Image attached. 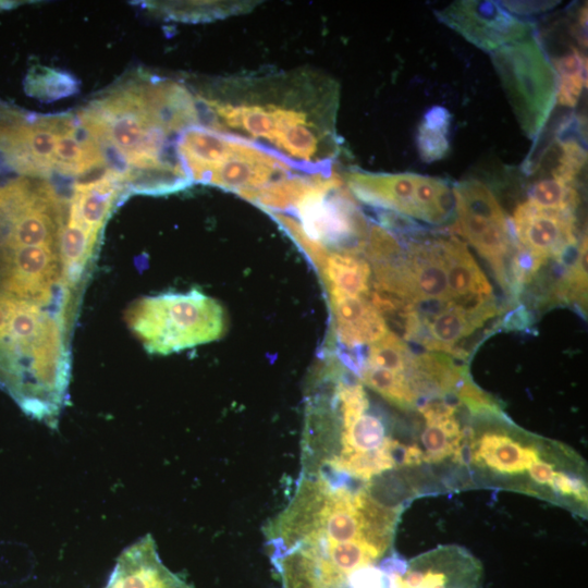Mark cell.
I'll list each match as a JSON object with an SVG mask.
<instances>
[{"label":"cell","instance_id":"21","mask_svg":"<svg viewBox=\"0 0 588 588\" xmlns=\"http://www.w3.org/2000/svg\"><path fill=\"white\" fill-rule=\"evenodd\" d=\"M552 65L558 79L556 102L574 108L586 87L587 58L576 48H572L569 52L555 59Z\"/></svg>","mask_w":588,"mask_h":588},{"label":"cell","instance_id":"24","mask_svg":"<svg viewBox=\"0 0 588 588\" xmlns=\"http://www.w3.org/2000/svg\"><path fill=\"white\" fill-rule=\"evenodd\" d=\"M78 86L72 74L46 66L32 69L25 79L26 93L47 102L75 94Z\"/></svg>","mask_w":588,"mask_h":588},{"label":"cell","instance_id":"27","mask_svg":"<svg viewBox=\"0 0 588 588\" xmlns=\"http://www.w3.org/2000/svg\"><path fill=\"white\" fill-rule=\"evenodd\" d=\"M266 213L289 235L321 275L326 267L329 248L309 237L296 218L283 215L282 212L266 211Z\"/></svg>","mask_w":588,"mask_h":588},{"label":"cell","instance_id":"11","mask_svg":"<svg viewBox=\"0 0 588 588\" xmlns=\"http://www.w3.org/2000/svg\"><path fill=\"white\" fill-rule=\"evenodd\" d=\"M416 310L418 328L413 340L429 350L452 353L454 345L497 314V306L468 309L454 302H433Z\"/></svg>","mask_w":588,"mask_h":588},{"label":"cell","instance_id":"29","mask_svg":"<svg viewBox=\"0 0 588 588\" xmlns=\"http://www.w3.org/2000/svg\"><path fill=\"white\" fill-rule=\"evenodd\" d=\"M512 14L539 13L555 7L558 1H501L500 2Z\"/></svg>","mask_w":588,"mask_h":588},{"label":"cell","instance_id":"20","mask_svg":"<svg viewBox=\"0 0 588 588\" xmlns=\"http://www.w3.org/2000/svg\"><path fill=\"white\" fill-rule=\"evenodd\" d=\"M451 123L452 115L444 107L434 106L426 111L416 136L418 155L424 162L431 163L448 155Z\"/></svg>","mask_w":588,"mask_h":588},{"label":"cell","instance_id":"30","mask_svg":"<svg viewBox=\"0 0 588 588\" xmlns=\"http://www.w3.org/2000/svg\"><path fill=\"white\" fill-rule=\"evenodd\" d=\"M13 304V296L0 295V342L9 343V322Z\"/></svg>","mask_w":588,"mask_h":588},{"label":"cell","instance_id":"13","mask_svg":"<svg viewBox=\"0 0 588 588\" xmlns=\"http://www.w3.org/2000/svg\"><path fill=\"white\" fill-rule=\"evenodd\" d=\"M425 425L418 437V448L425 464L449 462L460 467L465 429L456 416L455 404L446 400H427L418 405Z\"/></svg>","mask_w":588,"mask_h":588},{"label":"cell","instance_id":"6","mask_svg":"<svg viewBox=\"0 0 588 588\" xmlns=\"http://www.w3.org/2000/svg\"><path fill=\"white\" fill-rule=\"evenodd\" d=\"M453 195L455 231L490 264L500 285L506 287V266L517 242L505 212L493 193L477 180L456 183Z\"/></svg>","mask_w":588,"mask_h":588},{"label":"cell","instance_id":"4","mask_svg":"<svg viewBox=\"0 0 588 588\" xmlns=\"http://www.w3.org/2000/svg\"><path fill=\"white\" fill-rule=\"evenodd\" d=\"M125 321L144 348L159 355L213 342L225 328L222 306L196 289L142 297L128 306Z\"/></svg>","mask_w":588,"mask_h":588},{"label":"cell","instance_id":"9","mask_svg":"<svg viewBox=\"0 0 588 588\" xmlns=\"http://www.w3.org/2000/svg\"><path fill=\"white\" fill-rule=\"evenodd\" d=\"M515 238L541 266L550 258H561L576 243L573 213L538 208L528 200L513 215Z\"/></svg>","mask_w":588,"mask_h":588},{"label":"cell","instance_id":"3","mask_svg":"<svg viewBox=\"0 0 588 588\" xmlns=\"http://www.w3.org/2000/svg\"><path fill=\"white\" fill-rule=\"evenodd\" d=\"M176 148L192 182L237 195L294 173H306L269 148L204 125L182 131Z\"/></svg>","mask_w":588,"mask_h":588},{"label":"cell","instance_id":"26","mask_svg":"<svg viewBox=\"0 0 588 588\" xmlns=\"http://www.w3.org/2000/svg\"><path fill=\"white\" fill-rule=\"evenodd\" d=\"M412 359L413 355L405 342L394 332L388 331L370 344L366 365L408 377Z\"/></svg>","mask_w":588,"mask_h":588},{"label":"cell","instance_id":"18","mask_svg":"<svg viewBox=\"0 0 588 588\" xmlns=\"http://www.w3.org/2000/svg\"><path fill=\"white\" fill-rule=\"evenodd\" d=\"M99 233L84 228L66 218L58 236L59 255L62 266V278L68 289L77 285L89 264L98 242Z\"/></svg>","mask_w":588,"mask_h":588},{"label":"cell","instance_id":"10","mask_svg":"<svg viewBox=\"0 0 588 588\" xmlns=\"http://www.w3.org/2000/svg\"><path fill=\"white\" fill-rule=\"evenodd\" d=\"M421 174L380 173L350 170L344 174L348 192L359 201L414 219L419 218L418 194Z\"/></svg>","mask_w":588,"mask_h":588},{"label":"cell","instance_id":"17","mask_svg":"<svg viewBox=\"0 0 588 588\" xmlns=\"http://www.w3.org/2000/svg\"><path fill=\"white\" fill-rule=\"evenodd\" d=\"M123 187L124 183L110 171L95 182L74 183L68 218L100 233Z\"/></svg>","mask_w":588,"mask_h":588},{"label":"cell","instance_id":"25","mask_svg":"<svg viewBox=\"0 0 588 588\" xmlns=\"http://www.w3.org/2000/svg\"><path fill=\"white\" fill-rule=\"evenodd\" d=\"M528 196L527 200L534 206L556 212L573 213L579 204L576 183L556 177L536 182Z\"/></svg>","mask_w":588,"mask_h":588},{"label":"cell","instance_id":"22","mask_svg":"<svg viewBox=\"0 0 588 588\" xmlns=\"http://www.w3.org/2000/svg\"><path fill=\"white\" fill-rule=\"evenodd\" d=\"M359 375L364 384L393 405L401 408L418 405L419 397L407 376L368 365L360 367Z\"/></svg>","mask_w":588,"mask_h":588},{"label":"cell","instance_id":"12","mask_svg":"<svg viewBox=\"0 0 588 588\" xmlns=\"http://www.w3.org/2000/svg\"><path fill=\"white\" fill-rule=\"evenodd\" d=\"M452 302L478 309L494 305L492 286L466 244L456 237H438Z\"/></svg>","mask_w":588,"mask_h":588},{"label":"cell","instance_id":"8","mask_svg":"<svg viewBox=\"0 0 588 588\" xmlns=\"http://www.w3.org/2000/svg\"><path fill=\"white\" fill-rule=\"evenodd\" d=\"M434 14L440 22L489 53L535 34L534 24L515 16L497 1H454Z\"/></svg>","mask_w":588,"mask_h":588},{"label":"cell","instance_id":"14","mask_svg":"<svg viewBox=\"0 0 588 588\" xmlns=\"http://www.w3.org/2000/svg\"><path fill=\"white\" fill-rule=\"evenodd\" d=\"M105 588H194L160 560L155 540L146 535L127 547Z\"/></svg>","mask_w":588,"mask_h":588},{"label":"cell","instance_id":"7","mask_svg":"<svg viewBox=\"0 0 588 588\" xmlns=\"http://www.w3.org/2000/svg\"><path fill=\"white\" fill-rule=\"evenodd\" d=\"M388 588H480L482 566L457 544L438 546L411 560L394 553L380 563Z\"/></svg>","mask_w":588,"mask_h":588},{"label":"cell","instance_id":"2","mask_svg":"<svg viewBox=\"0 0 588 588\" xmlns=\"http://www.w3.org/2000/svg\"><path fill=\"white\" fill-rule=\"evenodd\" d=\"M474 416L479 420L465 429L460 463L471 485L518 492L587 517V465L576 451L519 429L502 412Z\"/></svg>","mask_w":588,"mask_h":588},{"label":"cell","instance_id":"19","mask_svg":"<svg viewBox=\"0 0 588 588\" xmlns=\"http://www.w3.org/2000/svg\"><path fill=\"white\" fill-rule=\"evenodd\" d=\"M370 268L365 258L350 252H329L321 279L329 294L364 296L370 290Z\"/></svg>","mask_w":588,"mask_h":588},{"label":"cell","instance_id":"5","mask_svg":"<svg viewBox=\"0 0 588 588\" xmlns=\"http://www.w3.org/2000/svg\"><path fill=\"white\" fill-rule=\"evenodd\" d=\"M490 56L523 132L536 140L556 102V74L546 50L532 34Z\"/></svg>","mask_w":588,"mask_h":588},{"label":"cell","instance_id":"23","mask_svg":"<svg viewBox=\"0 0 588 588\" xmlns=\"http://www.w3.org/2000/svg\"><path fill=\"white\" fill-rule=\"evenodd\" d=\"M257 1H191L160 5L169 17L180 21H212L247 13Z\"/></svg>","mask_w":588,"mask_h":588},{"label":"cell","instance_id":"16","mask_svg":"<svg viewBox=\"0 0 588 588\" xmlns=\"http://www.w3.org/2000/svg\"><path fill=\"white\" fill-rule=\"evenodd\" d=\"M415 305L452 302L437 238L412 242L404 254Z\"/></svg>","mask_w":588,"mask_h":588},{"label":"cell","instance_id":"1","mask_svg":"<svg viewBox=\"0 0 588 588\" xmlns=\"http://www.w3.org/2000/svg\"><path fill=\"white\" fill-rule=\"evenodd\" d=\"M194 97L204 126L269 148L306 173L332 171L340 90L330 76L311 69L232 75Z\"/></svg>","mask_w":588,"mask_h":588},{"label":"cell","instance_id":"15","mask_svg":"<svg viewBox=\"0 0 588 588\" xmlns=\"http://www.w3.org/2000/svg\"><path fill=\"white\" fill-rule=\"evenodd\" d=\"M329 296L336 336L343 345L371 344L389 331L384 318L364 296Z\"/></svg>","mask_w":588,"mask_h":588},{"label":"cell","instance_id":"28","mask_svg":"<svg viewBox=\"0 0 588 588\" xmlns=\"http://www.w3.org/2000/svg\"><path fill=\"white\" fill-rule=\"evenodd\" d=\"M560 295L587 309V236L585 235L573 266L563 279Z\"/></svg>","mask_w":588,"mask_h":588}]
</instances>
